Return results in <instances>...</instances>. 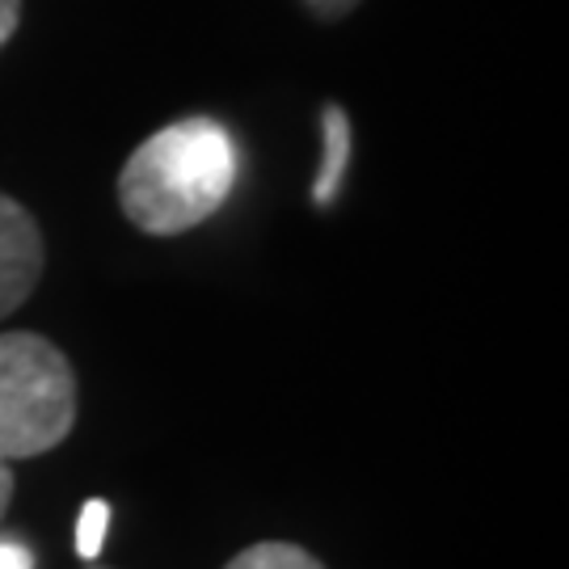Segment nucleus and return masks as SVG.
<instances>
[{"label":"nucleus","mask_w":569,"mask_h":569,"mask_svg":"<svg viewBox=\"0 0 569 569\" xmlns=\"http://www.w3.org/2000/svg\"><path fill=\"white\" fill-rule=\"evenodd\" d=\"M237 186V143L224 122L190 114L161 127L127 157L119 203L148 237H182L211 220Z\"/></svg>","instance_id":"nucleus-1"},{"label":"nucleus","mask_w":569,"mask_h":569,"mask_svg":"<svg viewBox=\"0 0 569 569\" xmlns=\"http://www.w3.org/2000/svg\"><path fill=\"white\" fill-rule=\"evenodd\" d=\"M77 422V371L39 333H0V460L60 448Z\"/></svg>","instance_id":"nucleus-2"},{"label":"nucleus","mask_w":569,"mask_h":569,"mask_svg":"<svg viewBox=\"0 0 569 569\" xmlns=\"http://www.w3.org/2000/svg\"><path fill=\"white\" fill-rule=\"evenodd\" d=\"M47 244L39 220L9 194H0V321L13 317L42 279Z\"/></svg>","instance_id":"nucleus-3"},{"label":"nucleus","mask_w":569,"mask_h":569,"mask_svg":"<svg viewBox=\"0 0 569 569\" xmlns=\"http://www.w3.org/2000/svg\"><path fill=\"white\" fill-rule=\"evenodd\" d=\"M321 140H326V161H321V173L312 182V203L329 207L342 190V178L350 169V148H355V131H350V119H346L342 106H326L321 114Z\"/></svg>","instance_id":"nucleus-4"},{"label":"nucleus","mask_w":569,"mask_h":569,"mask_svg":"<svg viewBox=\"0 0 569 569\" xmlns=\"http://www.w3.org/2000/svg\"><path fill=\"white\" fill-rule=\"evenodd\" d=\"M224 569H326L317 557L300 545H283V540H266L253 549L237 552Z\"/></svg>","instance_id":"nucleus-5"},{"label":"nucleus","mask_w":569,"mask_h":569,"mask_svg":"<svg viewBox=\"0 0 569 569\" xmlns=\"http://www.w3.org/2000/svg\"><path fill=\"white\" fill-rule=\"evenodd\" d=\"M106 531H110V507H106L102 498L84 502L81 519H77V552H81L84 561H93V557L102 552Z\"/></svg>","instance_id":"nucleus-6"},{"label":"nucleus","mask_w":569,"mask_h":569,"mask_svg":"<svg viewBox=\"0 0 569 569\" xmlns=\"http://www.w3.org/2000/svg\"><path fill=\"white\" fill-rule=\"evenodd\" d=\"M18 21H21V0H0V51H4V42L18 34Z\"/></svg>","instance_id":"nucleus-7"},{"label":"nucleus","mask_w":569,"mask_h":569,"mask_svg":"<svg viewBox=\"0 0 569 569\" xmlns=\"http://www.w3.org/2000/svg\"><path fill=\"white\" fill-rule=\"evenodd\" d=\"M0 569H34V557L13 540H0Z\"/></svg>","instance_id":"nucleus-8"},{"label":"nucleus","mask_w":569,"mask_h":569,"mask_svg":"<svg viewBox=\"0 0 569 569\" xmlns=\"http://www.w3.org/2000/svg\"><path fill=\"white\" fill-rule=\"evenodd\" d=\"M305 4H308V13L333 21V18H346V13H350L359 0H305Z\"/></svg>","instance_id":"nucleus-9"},{"label":"nucleus","mask_w":569,"mask_h":569,"mask_svg":"<svg viewBox=\"0 0 569 569\" xmlns=\"http://www.w3.org/2000/svg\"><path fill=\"white\" fill-rule=\"evenodd\" d=\"M13 465L9 460H0V519L9 515V507H13Z\"/></svg>","instance_id":"nucleus-10"},{"label":"nucleus","mask_w":569,"mask_h":569,"mask_svg":"<svg viewBox=\"0 0 569 569\" xmlns=\"http://www.w3.org/2000/svg\"><path fill=\"white\" fill-rule=\"evenodd\" d=\"M89 569H106V566H89Z\"/></svg>","instance_id":"nucleus-11"}]
</instances>
